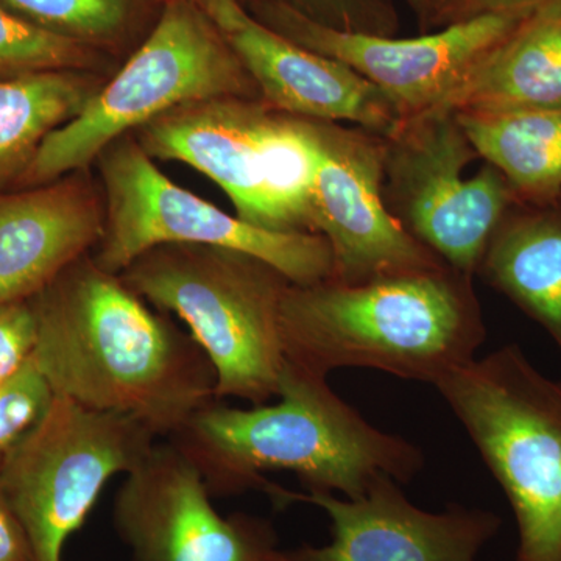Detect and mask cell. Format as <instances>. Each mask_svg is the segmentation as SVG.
I'll return each mask as SVG.
<instances>
[{
    "mask_svg": "<svg viewBox=\"0 0 561 561\" xmlns=\"http://www.w3.org/2000/svg\"><path fill=\"white\" fill-rule=\"evenodd\" d=\"M33 362L57 397L171 438L217 401L216 371L184 334L92 257L32 298Z\"/></svg>",
    "mask_w": 561,
    "mask_h": 561,
    "instance_id": "cell-1",
    "label": "cell"
},
{
    "mask_svg": "<svg viewBox=\"0 0 561 561\" xmlns=\"http://www.w3.org/2000/svg\"><path fill=\"white\" fill-rule=\"evenodd\" d=\"M168 440L194 461L213 496L262 491L264 472L289 471L309 493L356 500L379 476L408 483L426 465L420 446L379 430L328 378L289 360L275 404L214 401Z\"/></svg>",
    "mask_w": 561,
    "mask_h": 561,
    "instance_id": "cell-2",
    "label": "cell"
},
{
    "mask_svg": "<svg viewBox=\"0 0 561 561\" xmlns=\"http://www.w3.org/2000/svg\"><path fill=\"white\" fill-rule=\"evenodd\" d=\"M472 279L445 264L359 284H290L283 300L286 359L324 378L370 368L435 387L474 360L486 341Z\"/></svg>",
    "mask_w": 561,
    "mask_h": 561,
    "instance_id": "cell-3",
    "label": "cell"
},
{
    "mask_svg": "<svg viewBox=\"0 0 561 561\" xmlns=\"http://www.w3.org/2000/svg\"><path fill=\"white\" fill-rule=\"evenodd\" d=\"M119 276L190 328L216 371L217 400L260 405L278 397L287 362L283 300L291 284L283 273L242 251L168 243L140 254Z\"/></svg>",
    "mask_w": 561,
    "mask_h": 561,
    "instance_id": "cell-4",
    "label": "cell"
},
{
    "mask_svg": "<svg viewBox=\"0 0 561 561\" xmlns=\"http://www.w3.org/2000/svg\"><path fill=\"white\" fill-rule=\"evenodd\" d=\"M435 389L507 496L518 524L515 561H561V381L511 343Z\"/></svg>",
    "mask_w": 561,
    "mask_h": 561,
    "instance_id": "cell-5",
    "label": "cell"
},
{
    "mask_svg": "<svg viewBox=\"0 0 561 561\" xmlns=\"http://www.w3.org/2000/svg\"><path fill=\"white\" fill-rule=\"evenodd\" d=\"M231 95L261 99L220 28L187 0H169L149 38L73 119L47 136L18 184L41 186L81 171L162 114Z\"/></svg>",
    "mask_w": 561,
    "mask_h": 561,
    "instance_id": "cell-6",
    "label": "cell"
},
{
    "mask_svg": "<svg viewBox=\"0 0 561 561\" xmlns=\"http://www.w3.org/2000/svg\"><path fill=\"white\" fill-rule=\"evenodd\" d=\"M150 158L179 161L213 180L239 219L275 231L313 232L311 140L301 117L257 98L187 103L139 128Z\"/></svg>",
    "mask_w": 561,
    "mask_h": 561,
    "instance_id": "cell-7",
    "label": "cell"
},
{
    "mask_svg": "<svg viewBox=\"0 0 561 561\" xmlns=\"http://www.w3.org/2000/svg\"><path fill=\"white\" fill-rule=\"evenodd\" d=\"M105 232L92 260L121 275L140 254L168 245L220 247L267 262L295 286L332 278L330 243L317 232L275 231L225 213L158 169L138 140L122 138L101 157Z\"/></svg>",
    "mask_w": 561,
    "mask_h": 561,
    "instance_id": "cell-8",
    "label": "cell"
},
{
    "mask_svg": "<svg viewBox=\"0 0 561 561\" xmlns=\"http://www.w3.org/2000/svg\"><path fill=\"white\" fill-rule=\"evenodd\" d=\"M157 435L121 413L54 394L49 409L0 465V496L20 522L33 561H62L114 476L149 456Z\"/></svg>",
    "mask_w": 561,
    "mask_h": 561,
    "instance_id": "cell-9",
    "label": "cell"
},
{
    "mask_svg": "<svg viewBox=\"0 0 561 561\" xmlns=\"http://www.w3.org/2000/svg\"><path fill=\"white\" fill-rule=\"evenodd\" d=\"M382 194L387 209L438 260L465 275H478L490 239L519 201L493 164L478 160L454 111L405 116L382 136Z\"/></svg>",
    "mask_w": 561,
    "mask_h": 561,
    "instance_id": "cell-10",
    "label": "cell"
},
{
    "mask_svg": "<svg viewBox=\"0 0 561 561\" xmlns=\"http://www.w3.org/2000/svg\"><path fill=\"white\" fill-rule=\"evenodd\" d=\"M302 121L313 154L309 214L312 231L330 243L332 279L359 284L445 265L387 209L382 136L337 122Z\"/></svg>",
    "mask_w": 561,
    "mask_h": 561,
    "instance_id": "cell-11",
    "label": "cell"
},
{
    "mask_svg": "<svg viewBox=\"0 0 561 561\" xmlns=\"http://www.w3.org/2000/svg\"><path fill=\"white\" fill-rule=\"evenodd\" d=\"M194 461L171 440L154 443L128 472L113 526L131 561H287L268 519L224 516Z\"/></svg>",
    "mask_w": 561,
    "mask_h": 561,
    "instance_id": "cell-12",
    "label": "cell"
},
{
    "mask_svg": "<svg viewBox=\"0 0 561 561\" xmlns=\"http://www.w3.org/2000/svg\"><path fill=\"white\" fill-rule=\"evenodd\" d=\"M262 24L324 57L356 70L389 94L405 116L438 110L468 73L526 18L485 14L416 38L334 31L317 24L283 0L261 7Z\"/></svg>",
    "mask_w": 561,
    "mask_h": 561,
    "instance_id": "cell-13",
    "label": "cell"
},
{
    "mask_svg": "<svg viewBox=\"0 0 561 561\" xmlns=\"http://www.w3.org/2000/svg\"><path fill=\"white\" fill-rule=\"evenodd\" d=\"M401 485L379 476L356 500L272 481L262 491L276 511L309 504L330 516L331 541L290 549L287 561H478L501 529L500 516L485 508L449 504L443 512L423 511Z\"/></svg>",
    "mask_w": 561,
    "mask_h": 561,
    "instance_id": "cell-14",
    "label": "cell"
},
{
    "mask_svg": "<svg viewBox=\"0 0 561 561\" xmlns=\"http://www.w3.org/2000/svg\"><path fill=\"white\" fill-rule=\"evenodd\" d=\"M227 38L262 101L280 113L350 124L379 136L405 117L389 94L356 70L291 43L253 18Z\"/></svg>",
    "mask_w": 561,
    "mask_h": 561,
    "instance_id": "cell-15",
    "label": "cell"
},
{
    "mask_svg": "<svg viewBox=\"0 0 561 561\" xmlns=\"http://www.w3.org/2000/svg\"><path fill=\"white\" fill-rule=\"evenodd\" d=\"M103 232L105 202L87 181L70 176L0 194V306L32 300L98 247Z\"/></svg>",
    "mask_w": 561,
    "mask_h": 561,
    "instance_id": "cell-16",
    "label": "cell"
},
{
    "mask_svg": "<svg viewBox=\"0 0 561 561\" xmlns=\"http://www.w3.org/2000/svg\"><path fill=\"white\" fill-rule=\"evenodd\" d=\"M561 106V0L526 18L438 110L516 114Z\"/></svg>",
    "mask_w": 561,
    "mask_h": 561,
    "instance_id": "cell-17",
    "label": "cell"
},
{
    "mask_svg": "<svg viewBox=\"0 0 561 561\" xmlns=\"http://www.w3.org/2000/svg\"><path fill=\"white\" fill-rule=\"evenodd\" d=\"M478 275L545 328L561 353V201L518 203L490 239Z\"/></svg>",
    "mask_w": 561,
    "mask_h": 561,
    "instance_id": "cell-18",
    "label": "cell"
},
{
    "mask_svg": "<svg viewBox=\"0 0 561 561\" xmlns=\"http://www.w3.org/2000/svg\"><path fill=\"white\" fill-rule=\"evenodd\" d=\"M456 114L479 157L507 179L519 203L561 201V106L516 114Z\"/></svg>",
    "mask_w": 561,
    "mask_h": 561,
    "instance_id": "cell-19",
    "label": "cell"
},
{
    "mask_svg": "<svg viewBox=\"0 0 561 561\" xmlns=\"http://www.w3.org/2000/svg\"><path fill=\"white\" fill-rule=\"evenodd\" d=\"M102 84L84 70L0 80V190L21 180L47 136L73 119Z\"/></svg>",
    "mask_w": 561,
    "mask_h": 561,
    "instance_id": "cell-20",
    "label": "cell"
},
{
    "mask_svg": "<svg viewBox=\"0 0 561 561\" xmlns=\"http://www.w3.org/2000/svg\"><path fill=\"white\" fill-rule=\"evenodd\" d=\"M88 44L43 31L0 7V80L49 70H87Z\"/></svg>",
    "mask_w": 561,
    "mask_h": 561,
    "instance_id": "cell-21",
    "label": "cell"
},
{
    "mask_svg": "<svg viewBox=\"0 0 561 561\" xmlns=\"http://www.w3.org/2000/svg\"><path fill=\"white\" fill-rule=\"evenodd\" d=\"M0 7L43 31L83 44L113 38L130 14V0H0Z\"/></svg>",
    "mask_w": 561,
    "mask_h": 561,
    "instance_id": "cell-22",
    "label": "cell"
},
{
    "mask_svg": "<svg viewBox=\"0 0 561 561\" xmlns=\"http://www.w3.org/2000/svg\"><path fill=\"white\" fill-rule=\"evenodd\" d=\"M54 400L49 382L32 359L0 387V465L35 426Z\"/></svg>",
    "mask_w": 561,
    "mask_h": 561,
    "instance_id": "cell-23",
    "label": "cell"
},
{
    "mask_svg": "<svg viewBox=\"0 0 561 561\" xmlns=\"http://www.w3.org/2000/svg\"><path fill=\"white\" fill-rule=\"evenodd\" d=\"M306 18L350 33L394 36L398 14L390 0H283Z\"/></svg>",
    "mask_w": 561,
    "mask_h": 561,
    "instance_id": "cell-24",
    "label": "cell"
},
{
    "mask_svg": "<svg viewBox=\"0 0 561 561\" xmlns=\"http://www.w3.org/2000/svg\"><path fill=\"white\" fill-rule=\"evenodd\" d=\"M36 345V317L32 300L0 306V387L32 359Z\"/></svg>",
    "mask_w": 561,
    "mask_h": 561,
    "instance_id": "cell-25",
    "label": "cell"
},
{
    "mask_svg": "<svg viewBox=\"0 0 561 561\" xmlns=\"http://www.w3.org/2000/svg\"><path fill=\"white\" fill-rule=\"evenodd\" d=\"M556 2L560 0H430L427 22H438L443 28L485 14L530 16Z\"/></svg>",
    "mask_w": 561,
    "mask_h": 561,
    "instance_id": "cell-26",
    "label": "cell"
},
{
    "mask_svg": "<svg viewBox=\"0 0 561 561\" xmlns=\"http://www.w3.org/2000/svg\"><path fill=\"white\" fill-rule=\"evenodd\" d=\"M0 561H33L27 537L2 496H0Z\"/></svg>",
    "mask_w": 561,
    "mask_h": 561,
    "instance_id": "cell-27",
    "label": "cell"
},
{
    "mask_svg": "<svg viewBox=\"0 0 561 561\" xmlns=\"http://www.w3.org/2000/svg\"><path fill=\"white\" fill-rule=\"evenodd\" d=\"M209 18L225 36L238 32L250 20L239 0H187Z\"/></svg>",
    "mask_w": 561,
    "mask_h": 561,
    "instance_id": "cell-28",
    "label": "cell"
},
{
    "mask_svg": "<svg viewBox=\"0 0 561 561\" xmlns=\"http://www.w3.org/2000/svg\"><path fill=\"white\" fill-rule=\"evenodd\" d=\"M413 11L427 24V14H430V0H408Z\"/></svg>",
    "mask_w": 561,
    "mask_h": 561,
    "instance_id": "cell-29",
    "label": "cell"
}]
</instances>
